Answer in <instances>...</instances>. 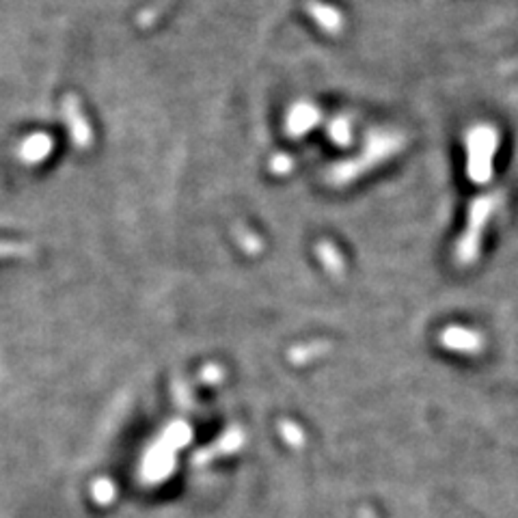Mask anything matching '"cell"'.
I'll return each instance as SVG.
<instances>
[{
  "instance_id": "cell-1",
  "label": "cell",
  "mask_w": 518,
  "mask_h": 518,
  "mask_svg": "<svg viewBox=\"0 0 518 518\" xmlns=\"http://www.w3.org/2000/svg\"><path fill=\"white\" fill-rule=\"evenodd\" d=\"M402 147H404V137H402V134L391 132V130L371 132L363 152L356 155V158L335 164V167L329 171V182L333 186H346L355 182L361 175H365L367 171H371L385 163V160H389L391 155L400 152Z\"/></svg>"
},
{
  "instance_id": "cell-2",
  "label": "cell",
  "mask_w": 518,
  "mask_h": 518,
  "mask_svg": "<svg viewBox=\"0 0 518 518\" xmlns=\"http://www.w3.org/2000/svg\"><path fill=\"white\" fill-rule=\"evenodd\" d=\"M503 203V193L501 190H492V193L482 195L471 203L469 219H466V227L462 231L460 240L456 244V261L458 266H471L473 261L480 255L482 246V235L490 223V219L495 216L497 210Z\"/></svg>"
},
{
  "instance_id": "cell-3",
  "label": "cell",
  "mask_w": 518,
  "mask_h": 518,
  "mask_svg": "<svg viewBox=\"0 0 518 518\" xmlns=\"http://www.w3.org/2000/svg\"><path fill=\"white\" fill-rule=\"evenodd\" d=\"M499 134L490 125H475L466 134V175L473 184H488L492 178Z\"/></svg>"
},
{
  "instance_id": "cell-4",
  "label": "cell",
  "mask_w": 518,
  "mask_h": 518,
  "mask_svg": "<svg viewBox=\"0 0 518 518\" xmlns=\"http://www.w3.org/2000/svg\"><path fill=\"white\" fill-rule=\"evenodd\" d=\"M61 115L65 128H68L69 139L78 149H89L93 145V130L89 124L87 115H84L83 104L76 95H65L61 104Z\"/></svg>"
},
{
  "instance_id": "cell-5",
  "label": "cell",
  "mask_w": 518,
  "mask_h": 518,
  "mask_svg": "<svg viewBox=\"0 0 518 518\" xmlns=\"http://www.w3.org/2000/svg\"><path fill=\"white\" fill-rule=\"evenodd\" d=\"M320 124V108L311 102H296L285 117V132L291 139L305 137Z\"/></svg>"
},
{
  "instance_id": "cell-6",
  "label": "cell",
  "mask_w": 518,
  "mask_h": 518,
  "mask_svg": "<svg viewBox=\"0 0 518 518\" xmlns=\"http://www.w3.org/2000/svg\"><path fill=\"white\" fill-rule=\"evenodd\" d=\"M305 9L322 31L335 35L344 28V16H341L339 9H335L333 4L320 3V0H307Z\"/></svg>"
},
{
  "instance_id": "cell-7",
  "label": "cell",
  "mask_w": 518,
  "mask_h": 518,
  "mask_svg": "<svg viewBox=\"0 0 518 518\" xmlns=\"http://www.w3.org/2000/svg\"><path fill=\"white\" fill-rule=\"evenodd\" d=\"M441 344L456 352H477L482 348V337L471 329L450 326L441 333Z\"/></svg>"
},
{
  "instance_id": "cell-8",
  "label": "cell",
  "mask_w": 518,
  "mask_h": 518,
  "mask_svg": "<svg viewBox=\"0 0 518 518\" xmlns=\"http://www.w3.org/2000/svg\"><path fill=\"white\" fill-rule=\"evenodd\" d=\"M52 147L54 143L48 134H33V137H28L22 143V147H20V158L28 164L42 163V160H46L48 154L52 152Z\"/></svg>"
},
{
  "instance_id": "cell-9",
  "label": "cell",
  "mask_w": 518,
  "mask_h": 518,
  "mask_svg": "<svg viewBox=\"0 0 518 518\" xmlns=\"http://www.w3.org/2000/svg\"><path fill=\"white\" fill-rule=\"evenodd\" d=\"M315 253H318V258L322 261V266H324L326 270H329L333 276H341L346 270V261H344V255L339 253V249L333 243H329V240H322V243L315 246Z\"/></svg>"
},
{
  "instance_id": "cell-10",
  "label": "cell",
  "mask_w": 518,
  "mask_h": 518,
  "mask_svg": "<svg viewBox=\"0 0 518 518\" xmlns=\"http://www.w3.org/2000/svg\"><path fill=\"white\" fill-rule=\"evenodd\" d=\"M35 253H37V249L31 243H16V240H3L0 243V259H24Z\"/></svg>"
},
{
  "instance_id": "cell-11",
  "label": "cell",
  "mask_w": 518,
  "mask_h": 518,
  "mask_svg": "<svg viewBox=\"0 0 518 518\" xmlns=\"http://www.w3.org/2000/svg\"><path fill=\"white\" fill-rule=\"evenodd\" d=\"M240 442H243V436H240L238 432H231V434L225 436V439H220L219 442H216V445L212 447L214 451H203V454H201L197 458V462H199V465H203L205 460H212V458L220 456V454H223V451H225V454H227V451L235 450V447H238Z\"/></svg>"
},
{
  "instance_id": "cell-12",
  "label": "cell",
  "mask_w": 518,
  "mask_h": 518,
  "mask_svg": "<svg viewBox=\"0 0 518 518\" xmlns=\"http://www.w3.org/2000/svg\"><path fill=\"white\" fill-rule=\"evenodd\" d=\"M329 137L335 145H341V147H348L352 143V128L350 122L344 117H337L329 124Z\"/></svg>"
},
{
  "instance_id": "cell-13",
  "label": "cell",
  "mask_w": 518,
  "mask_h": 518,
  "mask_svg": "<svg viewBox=\"0 0 518 518\" xmlns=\"http://www.w3.org/2000/svg\"><path fill=\"white\" fill-rule=\"evenodd\" d=\"M294 169V160L288 154H276L270 158V171L275 175H288L290 171Z\"/></svg>"
},
{
  "instance_id": "cell-14",
  "label": "cell",
  "mask_w": 518,
  "mask_h": 518,
  "mask_svg": "<svg viewBox=\"0 0 518 518\" xmlns=\"http://www.w3.org/2000/svg\"><path fill=\"white\" fill-rule=\"evenodd\" d=\"M240 246H243L244 251H249V253H258L261 249V240L258 235H253L251 231L243 229V235H240Z\"/></svg>"
},
{
  "instance_id": "cell-15",
  "label": "cell",
  "mask_w": 518,
  "mask_h": 518,
  "mask_svg": "<svg viewBox=\"0 0 518 518\" xmlns=\"http://www.w3.org/2000/svg\"><path fill=\"white\" fill-rule=\"evenodd\" d=\"M359 518H376V514H374V510H371V507H367V506H363L359 510Z\"/></svg>"
}]
</instances>
